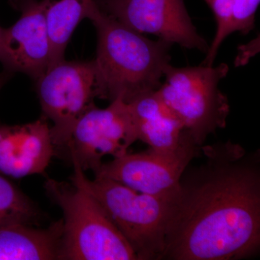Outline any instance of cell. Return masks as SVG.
Instances as JSON below:
<instances>
[{
    "label": "cell",
    "instance_id": "9a60e30c",
    "mask_svg": "<svg viewBox=\"0 0 260 260\" xmlns=\"http://www.w3.org/2000/svg\"><path fill=\"white\" fill-rule=\"evenodd\" d=\"M216 22V32L203 65L213 66L220 46L233 32L244 35L253 30L260 0H204Z\"/></svg>",
    "mask_w": 260,
    "mask_h": 260
},
{
    "label": "cell",
    "instance_id": "7a4b0ae2",
    "mask_svg": "<svg viewBox=\"0 0 260 260\" xmlns=\"http://www.w3.org/2000/svg\"><path fill=\"white\" fill-rule=\"evenodd\" d=\"M97 30L96 67L100 96L133 102L158 90L170 65L173 44L150 40L101 12L91 20Z\"/></svg>",
    "mask_w": 260,
    "mask_h": 260
},
{
    "label": "cell",
    "instance_id": "277c9868",
    "mask_svg": "<svg viewBox=\"0 0 260 260\" xmlns=\"http://www.w3.org/2000/svg\"><path fill=\"white\" fill-rule=\"evenodd\" d=\"M72 183L93 196L107 212L138 260L161 259L165 244L169 199L143 194L121 183L89 179L77 165Z\"/></svg>",
    "mask_w": 260,
    "mask_h": 260
},
{
    "label": "cell",
    "instance_id": "8fae6325",
    "mask_svg": "<svg viewBox=\"0 0 260 260\" xmlns=\"http://www.w3.org/2000/svg\"><path fill=\"white\" fill-rule=\"evenodd\" d=\"M46 118L0 125V174L20 179L43 174L56 153Z\"/></svg>",
    "mask_w": 260,
    "mask_h": 260
},
{
    "label": "cell",
    "instance_id": "6da1fadb",
    "mask_svg": "<svg viewBox=\"0 0 260 260\" xmlns=\"http://www.w3.org/2000/svg\"><path fill=\"white\" fill-rule=\"evenodd\" d=\"M169 199L161 259L236 260L260 247V154L232 141L201 147Z\"/></svg>",
    "mask_w": 260,
    "mask_h": 260
},
{
    "label": "cell",
    "instance_id": "ba28073f",
    "mask_svg": "<svg viewBox=\"0 0 260 260\" xmlns=\"http://www.w3.org/2000/svg\"><path fill=\"white\" fill-rule=\"evenodd\" d=\"M200 153L201 148L188 137L175 151L150 148L142 153L127 152L103 162L94 174L95 177L112 179L143 194L169 199L179 189L184 171Z\"/></svg>",
    "mask_w": 260,
    "mask_h": 260
},
{
    "label": "cell",
    "instance_id": "52a82bcc",
    "mask_svg": "<svg viewBox=\"0 0 260 260\" xmlns=\"http://www.w3.org/2000/svg\"><path fill=\"white\" fill-rule=\"evenodd\" d=\"M138 140L127 103L120 99L106 109L94 106L78 119L67 150L73 165L93 173L107 155L118 158Z\"/></svg>",
    "mask_w": 260,
    "mask_h": 260
},
{
    "label": "cell",
    "instance_id": "7c38bea8",
    "mask_svg": "<svg viewBox=\"0 0 260 260\" xmlns=\"http://www.w3.org/2000/svg\"><path fill=\"white\" fill-rule=\"evenodd\" d=\"M128 105L138 140L146 143L152 150L175 151L190 137L157 90L135 99Z\"/></svg>",
    "mask_w": 260,
    "mask_h": 260
},
{
    "label": "cell",
    "instance_id": "30bf717a",
    "mask_svg": "<svg viewBox=\"0 0 260 260\" xmlns=\"http://www.w3.org/2000/svg\"><path fill=\"white\" fill-rule=\"evenodd\" d=\"M20 18L0 32V61L5 70L20 72L36 81L51 64L47 10L50 0H9Z\"/></svg>",
    "mask_w": 260,
    "mask_h": 260
},
{
    "label": "cell",
    "instance_id": "5bb4252c",
    "mask_svg": "<svg viewBox=\"0 0 260 260\" xmlns=\"http://www.w3.org/2000/svg\"><path fill=\"white\" fill-rule=\"evenodd\" d=\"M100 13L93 0H50L47 10L50 66L64 59L67 45L78 24L85 18L93 20Z\"/></svg>",
    "mask_w": 260,
    "mask_h": 260
},
{
    "label": "cell",
    "instance_id": "3957f363",
    "mask_svg": "<svg viewBox=\"0 0 260 260\" xmlns=\"http://www.w3.org/2000/svg\"><path fill=\"white\" fill-rule=\"evenodd\" d=\"M45 189L62 210L61 259L138 260L102 205L80 186L49 179Z\"/></svg>",
    "mask_w": 260,
    "mask_h": 260
},
{
    "label": "cell",
    "instance_id": "e0dca14e",
    "mask_svg": "<svg viewBox=\"0 0 260 260\" xmlns=\"http://www.w3.org/2000/svg\"><path fill=\"white\" fill-rule=\"evenodd\" d=\"M12 73L10 72L7 71L5 70L4 72L0 73V90L3 88V85L8 81V79L11 77Z\"/></svg>",
    "mask_w": 260,
    "mask_h": 260
},
{
    "label": "cell",
    "instance_id": "4fadbf2b",
    "mask_svg": "<svg viewBox=\"0 0 260 260\" xmlns=\"http://www.w3.org/2000/svg\"><path fill=\"white\" fill-rule=\"evenodd\" d=\"M62 219L47 229L25 224L0 226V260L61 259Z\"/></svg>",
    "mask_w": 260,
    "mask_h": 260
},
{
    "label": "cell",
    "instance_id": "8992f818",
    "mask_svg": "<svg viewBox=\"0 0 260 260\" xmlns=\"http://www.w3.org/2000/svg\"><path fill=\"white\" fill-rule=\"evenodd\" d=\"M37 82L44 117L53 123L56 152L66 148L75 124L100 96L95 61L64 59L51 65Z\"/></svg>",
    "mask_w": 260,
    "mask_h": 260
},
{
    "label": "cell",
    "instance_id": "5b68a950",
    "mask_svg": "<svg viewBox=\"0 0 260 260\" xmlns=\"http://www.w3.org/2000/svg\"><path fill=\"white\" fill-rule=\"evenodd\" d=\"M229 70L223 63L186 68L170 64L164 74L165 80L157 90L200 148L210 135L226 125L230 105L218 85Z\"/></svg>",
    "mask_w": 260,
    "mask_h": 260
},
{
    "label": "cell",
    "instance_id": "ac0fdd59",
    "mask_svg": "<svg viewBox=\"0 0 260 260\" xmlns=\"http://www.w3.org/2000/svg\"><path fill=\"white\" fill-rule=\"evenodd\" d=\"M2 28L0 27V32H1Z\"/></svg>",
    "mask_w": 260,
    "mask_h": 260
},
{
    "label": "cell",
    "instance_id": "2e32d148",
    "mask_svg": "<svg viewBox=\"0 0 260 260\" xmlns=\"http://www.w3.org/2000/svg\"><path fill=\"white\" fill-rule=\"evenodd\" d=\"M39 218V210L31 200L0 174V226L31 225Z\"/></svg>",
    "mask_w": 260,
    "mask_h": 260
},
{
    "label": "cell",
    "instance_id": "9c48e42d",
    "mask_svg": "<svg viewBox=\"0 0 260 260\" xmlns=\"http://www.w3.org/2000/svg\"><path fill=\"white\" fill-rule=\"evenodd\" d=\"M104 15L140 34H150L186 49L208 52L184 0H93Z\"/></svg>",
    "mask_w": 260,
    "mask_h": 260
}]
</instances>
